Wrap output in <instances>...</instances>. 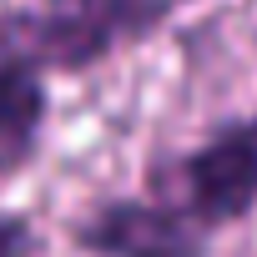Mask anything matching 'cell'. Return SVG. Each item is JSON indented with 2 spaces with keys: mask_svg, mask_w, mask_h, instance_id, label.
Returning <instances> with one entry per match:
<instances>
[{
  "mask_svg": "<svg viewBox=\"0 0 257 257\" xmlns=\"http://www.w3.org/2000/svg\"><path fill=\"white\" fill-rule=\"evenodd\" d=\"M167 207L192 227H227L257 207V121L227 126L167 172Z\"/></svg>",
  "mask_w": 257,
  "mask_h": 257,
  "instance_id": "cell-2",
  "label": "cell"
},
{
  "mask_svg": "<svg viewBox=\"0 0 257 257\" xmlns=\"http://www.w3.org/2000/svg\"><path fill=\"white\" fill-rule=\"evenodd\" d=\"M0 257H36V232L26 217H0Z\"/></svg>",
  "mask_w": 257,
  "mask_h": 257,
  "instance_id": "cell-5",
  "label": "cell"
},
{
  "mask_svg": "<svg viewBox=\"0 0 257 257\" xmlns=\"http://www.w3.org/2000/svg\"><path fill=\"white\" fill-rule=\"evenodd\" d=\"M172 0H46L41 11H21L0 21V51L11 66H56L81 71L101 61L116 41L147 36Z\"/></svg>",
  "mask_w": 257,
  "mask_h": 257,
  "instance_id": "cell-1",
  "label": "cell"
},
{
  "mask_svg": "<svg viewBox=\"0 0 257 257\" xmlns=\"http://www.w3.org/2000/svg\"><path fill=\"white\" fill-rule=\"evenodd\" d=\"M76 242L96 257H207L202 227L167 202H111L81 222Z\"/></svg>",
  "mask_w": 257,
  "mask_h": 257,
  "instance_id": "cell-3",
  "label": "cell"
},
{
  "mask_svg": "<svg viewBox=\"0 0 257 257\" xmlns=\"http://www.w3.org/2000/svg\"><path fill=\"white\" fill-rule=\"evenodd\" d=\"M41 116H46V91L31 71L0 61V172L21 167L36 152L41 137Z\"/></svg>",
  "mask_w": 257,
  "mask_h": 257,
  "instance_id": "cell-4",
  "label": "cell"
}]
</instances>
